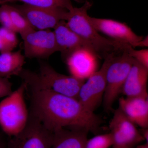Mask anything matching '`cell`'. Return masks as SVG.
<instances>
[{
  "mask_svg": "<svg viewBox=\"0 0 148 148\" xmlns=\"http://www.w3.org/2000/svg\"><path fill=\"white\" fill-rule=\"evenodd\" d=\"M91 24L98 32L110 37L111 39L128 45L132 48L140 47L144 37L138 36L127 24L108 18L89 17Z\"/></svg>",
  "mask_w": 148,
  "mask_h": 148,
  "instance_id": "11",
  "label": "cell"
},
{
  "mask_svg": "<svg viewBox=\"0 0 148 148\" xmlns=\"http://www.w3.org/2000/svg\"><path fill=\"white\" fill-rule=\"evenodd\" d=\"M0 23L3 27L16 32L12 22L8 5L3 4L0 6Z\"/></svg>",
  "mask_w": 148,
  "mask_h": 148,
  "instance_id": "23",
  "label": "cell"
},
{
  "mask_svg": "<svg viewBox=\"0 0 148 148\" xmlns=\"http://www.w3.org/2000/svg\"><path fill=\"white\" fill-rule=\"evenodd\" d=\"M113 148H133L145 141L135 125L118 108L109 124Z\"/></svg>",
  "mask_w": 148,
  "mask_h": 148,
  "instance_id": "8",
  "label": "cell"
},
{
  "mask_svg": "<svg viewBox=\"0 0 148 148\" xmlns=\"http://www.w3.org/2000/svg\"><path fill=\"white\" fill-rule=\"evenodd\" d=\"M8 8L15 32L19 33L21 37L35 30L27 18L15 7L8 5Z\"/></svg>",
  "mask_w": 148,
  "mask_h": 148,
  "instance_id": "18",
  "label": "cell"
},
{
  "mask_svg": "<svg viewBox=\"0 0 148 148\" xmlns=\"http://www.w3.org/2000/svg\"><path fill=\"white\" fill-rule=\"evenodd\" d=\"M13 49L8 44L2 37L0 36V52L1 53L4 52L12 51Z\"/></svg>",
  "mask_w": 148,
  "mask_h": 148,
  "instance_id": "25",
  "label": "cell"
},
{
  "mask_svg": "<svg viewBox=\"0 0 148 148\" xmlns=\"http://www.w3.org/2000/svg\"><path fill=\"white\" fill-rule=\"evenodd\" d=\"M53 29L58 51L61 53L64 61L72 53L79 49H87L96 54L89 44L69 29L66 21H60Z\"/></svg>",
  "mask_w": 148,
  "mask_h": 148,
  "instance_id": "12",
  "label": "cell"
},
{
  "mask_svg": "<svg viewBox=\"0 0 148 148\" xmlns=\"http://www.w3.org/2000/svg\"><path fill=\"white\" fill-rule=\"evenodd\" d=\"M6 145V143L5 142L1 135H0V148H5Z\"/></svg>",
  "mask_w": 148,
  "mask_h": 148,
  "instance_id": "28",
  "label": "cell"
},
{
  "mask_svg": "<svg viewBox=\"0 0 148 148\" xmlns=\"http://www.w3.org/2000/svg\"><path fill=\"white\" fill-rule=\"evenodd\" d=\"M27 89L24 82L14 91L0 102V127L10 137L18 134L26 127L29 111L24 98Z\"/></svg>",
  "mask_w": 148,
  "mask_h": 148,
  "instance_id": "4",
  "label": "cell"
},
{
  "mask_svg": "<svg viewBox=\"0 0 148 148\" xmlns=\"http://www.w3.org/2000/svg\"><path fill=\"white\" fill-rule=\"evenodd\" d=\"M7 2L19 1L29 5L43 8H61L69 10L73 6V0H3ZM78 2H85L86 0H74Z\"/></svg>",
  "mask_w": 148,
  "mask_h": 148,
  "instance_id": "19",
  "label": "cell"
},
{
  "mask_svg": "<svg viewBox=\"0 0 148 148\" xmlns=\"http://www.w3.org/2000/svg\"><path fill=\"white\" fill-rule=\"evenodd\" d=\"M127 53L138 63L148 69V50L147 49L135 50L130 47L127 49Z\"/></svg>",
  "mask_w": 148,
  "mask_h": 148,
  "instance_id": "21",
  "label": "cell"
},
{
  "mask_svg": "<svg viewBox=\"0 0 148 148\" xmlns=\"http://www.w3.org/2000/svg\"><path fill=\"white\" fill-rule=\"evenodd\" d=\"M25 56L19 50L0 54V77L10 79L14 76H18L25 63Z\"/></svg>",
  "mask_w": 148,
  "mask_h": 148,
  "instance_id": "17",
  "label": "cell"
},
{
  "mask_svg": "<svg viewBox=\"0 0 148 148\" xmlns=\"http://www.w3.org/2000/svg\"><path fill=\"white\" fill-rule=\"evenodd\" d=\"M5 3H6V2L3 0H0V5H2Z\"/></svg>",
  "mask_w": 148,
  "mask_h": 148,
  "instance_id": "30",
  "label": "cell"
},
{
  "mask_svg": "<svg viewBox=\"0 0 148 148\" xmlns=\"http://www.w3.org/2000/svg\"><path fill=\"white\" fill-rule=\"evenodd\" d=\"M18 76L27 87L51 90L78 99L80 88L85 80L58 73L47 62L39 61L38 73L23 69Z\"/></svg>",
  "mask_w": 148,
  "mask_h": 148,
  "instance_id": "3",
  "label": "cell"
},
{
  "mask_svg": "<svg viewBox=\"0 0 148 148\" xmlns=\"http://www.w3.org/2000/svg\"><path fill=\"white\" fill-rule=\"evenodd\" d=\"M12 83L9 79L0 77V98L7 97L12 92Z\"/></svg>",
  "mask_w": 148,
  "mask_h": 148,
  "instance_id": "24",
  "label": "cell"
},
{
  "mask_svg": "<svg viewBox=\"0 0 148 148\" xmlns=\"http://www.w3.org/2000/svg\"><path fill=\"white\" fill-rule=\"evenodd\" d=\"M140 131L146 143H148V127L142 128Z\"/></svg>",
  "mask_w": 148,
  "mask_h": 148,
  "instance_id": "26",
  "label": "cell"
},
{
  "mask_svg": "<svg viewBox=\"0 0 148 148\" xmlns=\"http://www.w3.org/2000/svg\"><path fill=\"white\" fill-rule=\"evenodd\" d=\"M127 49L114 56L106 71V88L103 102L107 112L112 110L114 102L121 92L135 60L127 53Z\"/></svg>",
  "mask_w": 148,
  "mask_h": 148,
  "instance_id": "5",
  "label": "cell"
},
{
  "mask_svg": "<svg viewBox=\"0 0 148 148\" xmlns=\"http://www.w3.org/2000/svg\"><path fill=\"white\" fill-rule=\"evenodd\" d=\"M16 33V32L5 27H0V36L2 37L12 49L17 46L18 43Z\"/></svg>",
  "mask_w": 148,
  "mask_h": 148,
  "instance_id": "22",
  "label": "cell"
},
{
  "mask_svg": "<svg viewBox=\"0 0 148 148\" xmlns=\"http://www.w3.org/2000/svg\"><path fill=\"white\" fill-rule=\"evenodd\" d=\"M34 29L54 28L59 22L66 21L69 10L61 8H43L24 3L14 6Z\"/></svg>",
  "mask_w": 148,
  "mask_h": 148,
  "instance_id": "9",
  "label": "cell"
},
{
  "mask_svg": "<svg viewBox=\"0 0 148 148\" xmlns=\"http://www.w3.org/2000/svg\"><path fill=\"white\" fill-rule=\"evenodd\" d=\"M117 53H112L105 58L100 70L88 78L80 88L78 100L88 111L94 112L102 101L106 88V73L109 64Z\"/></svg>",
  "mask_w": 148,
  "mask_h": 148,
  "instance_id": "7",
  "label": "cell"
},
{
  "mask_svg": "<svg viewBox=\"0 0 148 148\" xmlns=\"http://www.w3.org/2000/svg\"><path fill=\"white\" fill-rule=\"evenodd\" d=\"M119 108L135 125L148 127V96L121 97Z\"/></svg>",
  "mask_w": 148,
  "mask_h": 148,
  "instance_id": "14",
  "label": "cell"
},
{
  "mask_svg": "<svg viewBox=\"0 0 148 148\" xmlns=\"http://www.w3.org/2000/svg\"><path fill=\"white\" fill-rule=\"evenodd\" d=\"M24 56L29 58L45 59L58 52L54 33L49 29L34 30L21 36Z\"/></svg>",
  "mask_w": 148,
  "mask_h": 148,
  "instance_id": "10",
  "label": "cell"
},
{
  "mask_svg": "<svg viewBox=\"0 0 148 148\" xmlns=\"http://www.w3.org/2000/svg\"><path fill=\"white\" fill-rule=\"evenodd\" d=\"M135 148H148V143H146L144 145H138Z\"/></svg>",
  "mask_w": 148,
  "mask_h": 148,
  "instance_id": "29",
  "label": "cell"
},
{
  "mask_svg": "<svg viewBox=\"0 0 148 148\" xmlns=\"http://www.w3.org/2000/svg\"><path fill=\"white\" fill-rule=\"evenodd\" d=\"M92 5V3L86 1L81 7H73L69 10L67 26L93 48L98 58L126 50L130 46L102 36L92 26L88 14Z\"/></svg>",
  "mask_w": 148,
  "mask_h": 148,
  "instance_id": "2",
  "label": "cell"
},
{
  "mask_svg": "<svg viewBox=\"0 0 148 148\" xmlns=\"http://www.w3.org/2000/svg\"><path fill=\"white\" fill-rule=\"evenodd\" d=\"M30 92L29 113L54 132L62 128L84 130L98 132L103 121L76 98L51 90L27 87Z\"/></svg>",
  "mask_w": 148,
  "mask_h": 148,
  "instance_id": "1",
  "label": "cell"
},
{
  "mask_svg": "<svg viewBox=\"0 0 148 148\" xmlns=\"http://www.w3.org/2000/svg\"><path fill=\"white\" fill-rule=\"evenodd\" d=\"M148 69L134 60L122 88L126 97L148 96L147 84Z\"/></svg>",
  "mask_w": 148,
  "mask_h": 148,
  "instance_id": "15",
  "label": "cell"
},
{
  "mask_svg": "<svg viewBox=\"0 0 148 148\" xmlns=\"http://www.w3.org/2000/svg\"><path fill=\"white\" fill-rule=\"evenodd\" d=\"M112 145L111 133L97 135L90 139H88L85 148H109Z\"/></svg>",
  "mask_w": 148,
  "mask_h": 148,
  "instance_id": "20",
  "label": "cell"
},
{
  "mask_svg": "<svg viewBox=\"0 0 148 148\" xmlns=\"http://www.w3.org/2000/svg\"><path fill=\"white\" fill-rule=\"evenodd\" d=\"M53 132L29 113L26 127L6 143L5 148H51Z\"/></svg>",
  "mask_w": 148,
  "mask_h": 148,
  "instance_id": "6",
  "label": "cell"
},
{
  "mask_svg": "<svg viewBox=\"0 0 148 148\" xmlns=\"http://www.w3.org/2000/svg\"><path fill=\"white\" fill-rule=\"evenodd\" d=\"M148 37L147 36L143 38V40L140 43V47H148Z\"/></svg>",
  "mask_w": 148,
  "mask_h": 148,
  "instance_id": "27",
  "label": "cell"
},
{
  "mask_svg": "<svg viewBox=\"0 0 148 148\" xmlns=\"http://www.w3.org/2000/svg\"><path fill=\"white\" fill-rule=\"evenodd\" d=\"M97 58L98 56L92 51L81 49L72 53L65 62L71 75L85 80L95 71Z\"/></svg>",
  "mask_w": 148,
  "mask_h": 148,
  "instance_id": "13",
  "label": "cell"
},
{
  "mask_svg": "<svg viewBox=\"0 0 148 148\" xmlns=\"http://www.w3.org/2000/svg\"><path fill=\"white\" fill-rule=\"evenodd\" d=\"M88 131L62 128L53 132L51 148H85Z\"/></svg>",
  "mask_w": 148,
  "mask_h": 148,
  "instance_id": "16",
  "label": "cell"
}]
</instances>
